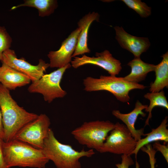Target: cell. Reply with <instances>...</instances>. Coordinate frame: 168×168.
I'll return each mask as SVG.
<instances>
[{"mask_svg":"<svg viewBox=\"0 0 168 168\" xmlns=\"http://www.w3.org/2000/svg\"><path fill=\"white\" fill-rule=\"evenodd\" d=\"M0 108L4 129L3 141L5 142L14 139L22 128L38 116L20 106L12 97L9 90L0 83Z\"/></svg>","mask_w":168,"mask_h":168,"instance_id":"cell-1","label":"cell"},{"mask_svg":"<svg viewBox=\"0 0 168 168\" xmlns=\"http://www.w3.org/2000/svg\"><path fill=\"white\" fill-rule=\"evenodd\" d=\"M4 160L8 168L12 167L44 168L49 160L42 149L13 139L1 140Z\"/></svg>","mask_w":168,"mask_h":168,"instance_id":"cell-2","label":"cell"},{"mask_svg":"<svg viewBox=\"0 0 168 168\" xmlns=\"http://www.w3.org/2000/svg\"><path fill=\"white\" fill-rule=\"evenodd\" d=\"M42 149L47 159L53 161L57 168H81L80 159L91 157L95 154L92 149L78 151L69 144L61 143L50 128Z\"/></svg>","mask_w":168,"mask_h":168,"instance_id":"cell-3","label":"cell"},{"mask_svg":"<svg viewBox=\"0 0 168 168\" xmlns=\"http://www.w3.org/2000/svg\"><path fill=\"white\" fill-rule=\"evenodd\" d=\"M84 90L91 92L101 90L112 93L119 101L128 102L130 98L129 91L135 89L142 90L146 87L143 85L135 83L125 80L123 77L101 75L99 78L88 77L83 80Z\"/></svg>","mask_w":168,"mask_h":168,"instance_id":"cell-4","label":"cell"},{"mask_svg":"<svg viewBox=\"0 0 168 168\" xmlns=\"http://www.w3.org/2000/svg\"><path fill=\"white\" fill-rule=\"evenodd\" d=\"M114 127V124L109 120L86 122L71 134L80 144L99 152L108 133Z\"/></svg>","mask_w":168,"mask_h":168,"instance_id":"cell-5","label":"cell"},{"mask_svg":"<svg viewBox=\"0 0 168 168\" xmlns=\"http://www.w3.org/2000/svg\"><path fill=\"white\" fill-rule=\"evenodd\" d=\"M71 67L69 63L49 74H44L38 80L32 82L28 88V91L42 94L44 100L49 103L56 98L64 97L67 92L61 87L60 83L65 71Z\"/></svg>","mask_w":168,"mask_h":168,"instance_id":"cell-6","label":"cell"},{"mask_svg":"<svg viewBox=\"0 0 168 168\" xmlns=\"http://www.w3.org/2000/svg\"><path fill=\"white\" fill-rule=\"evenodd\" d=\"M137 143L126 125L117 122L107 137L99 152L130 156Z\"/></svg>","mask_w":168,"mask_h":168,"instance_id":"cell-7","label":"cell"},{"mask_svg":"<svg viewBox=\"0 0 168 168\" xmlns=\"http://www.w3.org/2000/svg\"><path fill=\"white\" fill-rule=\"evenodd\" d=\"M50 124V119L46 114H40L36 119L22 128L14 139L42 149L48 135Z\"/></svg>","mask_w":168,"mask_h":168,"instance_id":"cell-8","label":"cell"},{"mask_svg":"<svg viewBox=\"0 0 168 168\" xmlns=\"http://www.w3.org/2000/svg\"><path fill=\"white\" fill-rule=\"evenodd\" d=\"M1 61L9 67L27 75L32 82L39 79L50 66L42 59L39 60L38 65H33L26 61L24 58H17L14 50L9 49L2 54Z\"/></svg>","mask_w":168,"mask_h":168,"instance_id":"cell-9","label":"cell"},{"mask_svg":"<svg viewBox=\"0 0 168 168\" xmlns=\"http://www.w3.org/2000/svg\"><path fill=\"white\" fill-rule=\"evenodd\" d=\"M95 56L90 57L84 55L81 57H75L71 62V66L77 68L86 64H93L105 70L110 76H115L119 74L122 69L121 63L120 61L114 58L108 50L96 52Z\"/></svg>","mask_w":168,"mask_h":168,"instance_id":"cell-10","label":"cell"},{"mask_svg":"<svg viewBox=\"0 0 168 168\" xmlns=\"http://www.w3.org/2000/svg\"><path fill=\"white\" fill-rule=\"evenodd\" d=\"M81 30V28L78 27L62 42L58 50L49 52L47 56L50 59L49 67L60 68L70 63Z\"/></svg>","mask_w":168,"mask_h":168,"instance_id":"cell-11","label":"cell"},{"mask_svg":"<svg viewBox=\"0 0 168 168\" xmlns=\"http://www.w3.org/2000/svg\"><path fill=\"white\" fill-rule=\"evenodd\" d=\"M116 32V39L123 48L132 53L134 57H139L146 52L150 45L147 38L133 36L126 32L122 27H114Z\"/></svg>","mask_w":168,"mask_h":168,"instance_id":"cell-12","label":"cell"},{"mask_svg":"<svg viewBox=\"0 0 168 168\" xmlns=\"http://www.w3.org/2000/svg\"><path fill=\"white\" fill-rule=\"evenodd\" d=\"M147 106L148 105H143L137 100L134 108L128 113L123 114L118 110H113L112 112V114L114 116L121 120L125 124L136 141L141 139L142 136H144V129L141 128L139 129H136L135 127V123L139 115H140L143 117L145 116L146 114L142 110Z\"/></svg>","mask_w":168,"mask_h":168,"instance_id":"cell-13","label":"cell"},{"mask_svg":"<svg viewBox=\"0 0 168 168\" xmlns=\"http://www.w3.org/2000/svg\"><path fill=\"white\" fill-rule=\"evenodd\" d=\"M31 81L27 75L2 63L0 69V83L9 90L24 86Z\"/></svg>","mask_w":168,"mask_h":168,"instance_id":"cell-14","label":"cell"},{"mask_svg":"<svg viewBox=\"0 0 168 168\" xmlns=\"http://www.w3.org/2000/svg\"><path fill=\"white\" fill-rule=\"evenodd\" d=\"M99 15L95 12L89 13L80 20L77 24L81 30L78 35L75 50L72 57L89 53L90 50L87 46V36L89 28L94 21H99Z\"/></svg>","mask_w":168,"mask_h":168,"instance_id":"cell-15","label":"cell"},{"mask_svg":"<svg viewBox=\"0 0 168 168\" xmlns=\"http://www.w3.org/2000/svg\"><path fill=\"white\" fill-rule=\"evenodd\" d=\"M168 117L166 116L162 121L160 125L156 128L152 129L149 133L144 134L146 136L143 138L137 141L135 149L132 152L131 155L134 154L136 160V168H139L137 162V155L139 151L142 147L153 142L163 141L167 143L168 142Z\"/></svg>","mask_w":168,"mask_h":168,"instance_id":"cell-16","label":"cell"},{"mask_svg":"<svg viewBox=\"0 0 168 168\" xmlns=\"http://www.w3.org/2000/svg\"><path fill=\"white\" fill-rule=\"evenodd\" d=\"M127 65L131 67V72L128 75L123 77V79L135 83H138L144 80L148 73L154 71L156 66L144 62L140 57H134Z\"/></svg>","mask_w":168,"mask_h":168,"instance_id":"cell-17","label":"cell"},{"mask_svg":"<svg viewBox=\"0 0 168 168\" xmlns=\"http://www.w3.org/2000/svg\"><path fill=\"white\" fill-rule=\"evenodd\" d=\"M161 62L155 66L154 71L156 79L153 82L151 83L149 91L151 92H158L164 88L168 87V52L161 56Z\"/></svg>","mask_w":168,"mask_h":168,"instance_id":"cell-18","label":"cell"},{"mask_svg":"<svg viewBox=\"0 0 168 168\" xmlns=\"http://www.w3.org/2000/svg\"><path fill=\"white\" fill-rule=\"evenodd\" d=\"M57 6V1L55 0H26L23 3L13 7L11 10L21 7H34L38 10L39 16L44 17L53 13Z\"/></svg>","mask_w":168,"mask_h":168,"instance_id":"cell-19","label":"cell"},{"mask_svg":"<svg viewBox=\"0 0 168 168\" xmlns=\"http://www.w3.org/2000/svg\"><path fill=\"white\" fill-rule=\"evenodd\" d=\"M146 99L150 100L149 106L145 109L146 111L148 112V117L146 119L145 126L149 125V121L152 117V111L156 106H161L168 109V103L163 90L156 92L147 93L144 96Z\"/></svg>","mask_w":168,"mask_h":168,"instance_id":"cell-20","label":"cell"},{"mask_svg":"<svg viewBox=\"0 0 168 168\" xmlns=\"http://www.w3.org/2000/svg\"><path fill=\"white\" fill-rule=\"evenodd\" d=\"M127 6L135 11L142 17H147L151 14V8L140 0H122Z\"/></svg>","mask_w":168,"mask_h":168,"instance_id":"cell-21","label":"cell"},{"mask_svg":"<svg viewBox=\"0 0 168 168\" xmlns=\"http://www.w3.org/2000/svg\"><path fill=\"white\" fill-rule=\"evenodd\" d=\"M12 42L10 36L4 26H0V61L3 53L10 49Z\"/></svg>","mask_w":168,"mask_h":168,"instance_id":"cell-22","label":"cell"},{"mask_svg":"<svg viewBox=\"0 0 168 168\" xmlns=\"http://www.w3.org/2000/svg\"><path fill=\"white\" fill-rule=\"evenodd\" d=\"M121 157L122 159L121 163L116 164L117 168H129L130 166L134 164V161L130 156L123 154Z\"/></svg>","mask_w":168,"mask_h":168,"instance_id":"cell-23","label":"cell"},{"mask_svg":"<svg viewBox=\"0 0 168 168\" xmlns=\"http://www.w3.org/2000/svg\"><path fill=\"white\" fill-rule=\"evenodd\" d=\"M153 148L160 151L162 154L167 162H168V146L167 145H162L158 142H156L153 145Z\"/></svg>","mask_w":168,"mask_h":168,"instance_id":"cell-24","label":"cell"},{"mask_svg":"<svg viewBox=\"0 0 168 168\" xmlns=\"http://www.w3.org/2000/svg\"><path fill=\"white\" fill-rule=\"evenodd\" d=\"M156 152V151L152 148H148L145 151V152L148 154L149 157L150 168H155V165L156 162L155 155Z\"/></svg>","mask_w":168,"mask_h":168,"instance_id":"cell-25","label":"cell"},{"mask_svg":"<svg viewBox=\"0 0 168 168\" xmlns=\"http://www.w3.org/2000/svg\"><path fill=\"white\" fill-rule=\"evenodd\" d=\"M0 138V168H8L7 167L4 160L3 151Z\"/></svg>","mask_w":168,"mask_h":168,"instance_id":"cell-26","label":"cell"},{"mask_svg":"<svg viewBox=\"0 0 168 168\" xmlns=\"http://www.w3.org/2000/svg\"><path fill=\"white\" fill-rule=\"evenodd\" d=\"M4 138V129L2 123V114L0 108V138L3 140Z\"/></svg>","mask_w":168,"mask_h":168,"instance_id":"cell-27","label":"cell"},{"mask_svg":"<svg viewBox=\"0 0 168 168\" xmlns=\"http://www.w3.org/2000/svg\"><path fill=\"white\" fill-rule=\"evenodd\" d=\"M0 68H1V67H0Z\"/></svg>","mask_w":168,"mask_h":168,"instance_id":"cell-28","label":"cell"}]
</instances>
